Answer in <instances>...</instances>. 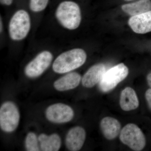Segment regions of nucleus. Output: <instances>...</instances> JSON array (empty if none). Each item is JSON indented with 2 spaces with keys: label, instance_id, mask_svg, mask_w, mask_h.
<instances>
[{
  "label": "nucleus",
  "instance_id": "16",
  "mask_svg": "<svg viewBox=\"0 0 151 151\" xmlns=\"http://www.w3.org/2000/svg\"><path fill=\"white\" fill-rule=\"evenodd\" d=\"M122 9L124 12L131 16L140 14L151 11V1L139 0L123 5Z\"/></svg>",
  "mask_w": 151,
  "mask_h": 151
},
{
  "label": "nucleus",
  "instance_id": "23",
  "mask_svg": "<svg viewBox=\"0 0 151 151\" xmlns=\"http://www.w3.org/2000/svg\"><path fill=\"white\" fill-rule=\"evenodd\" d=\"M124 1H134V0H124Z\"/></svg>",
  "mask_w": 151,
  "mask_h": 151
},
{
  "label": "nucleus",
  "instance_id": "18",
  "mask_svg": "<svg viewBox=\"0 0 151 151\" xmlns=\"http://www.w3.org/2000/svg\"><path fill=\"white\" fill-rule=\"evenodd\" d=\"M50 0H29L30 10L35 13H39L44 11L48 6Z\"/></svg>",
  "mask_w": 151,
  "mask_h": 151
},
{
  "label": "nucleus",
  "instance_id": "12",
  "mask_svg": "<svg viewBox=\"0 0 151 151\" xmlns=\"http://www.w3.org/2000/svg\"><path fill=\"white\" fill-rule=\"evenodd\" d=\"M81 76L75 72L66 73L54 83V87L58 91L63 92L71 90L76 88L80 84L81 81Z\"/></svg>",
  "mask_w": 151,
  "mask_h": 151
},
{
  "label": "nucleus",
  "instance_id": "17",
  "mask_svg": "<svg viewBox=\"0 0 151 151\" xmlns=\"http://www.w3.org/2000/svg\"><path fill=\"white\" fill-rule=\"evenodd\" d=\"M38 138L33 132L28 133L25 140V146L26 149L28 151H40L39 146Z\"/></svg>",
  "mask_w": 151,
  "mask_h": 151
},
{
  "label": "nucleus",
  "instance_id": "9",
  "mask_svg": "<svg viewBox=\"0 0 151 151\" xmlns=\"http://www.w3.org/2000/svg\"><path fill=\"white\" fill-rule=\"evenodd\" d=\"M86 134L82 127H75L71 128L65 138V145L68 150L77 151L81 150L86 139Z\"/></svg>",
  "mask_w": 151,
  "mask_h": 151
},
{
  "label": "nucleus",
  "instance_id": "13",
  "mask_svg": "<svg viewBox=\"0 0 151 151\" xmlns=\"http://www.w3.org/2000/svg\"><path fill=\"white\" fill-rule=\"evenodd\" d=\"M120 104L122 110L126 111L135 110L139 107V100L134 89L127 87L122 91Z\"/></svg>",
  "mask_w": 151,
  "mask_h": 151
},
{
  "label": "nucleus",
  "instance_id": "2",
  "mask_svg": "<svg viewBox=\"0 0 151 151\" xmlns=\"http://www.w3.org/2000/svg\"><path fill=\"white\" fill-rule=\"evenodd\" d=\"M86 52L81 48H75L63 52L58 55L52 63L55 73L63 74L77 69L86 62Z\"/></svg>",
  "mask_w": 151,
  "mask_h": 151
},
{
  "label": "nucleus",
  "instance_id": "20",
  "mask_svg": "<svg viewBox=\"0 0 151 151\" xmlns=\"http://www.w3.org/2000/svg\"><path fill=\"white\" fill-rule=\"evenodd\" d=\"M14 0H0V3L2 5L8 6L12 5Z\"/></svg>",
  "mask_w": 151,
  "mask_h": 151
},
{
  "label": "nucleus",
  "instance_id": "4",
  "mask_svg": "<svg viewBox=\"0 0 151 151\" xmlns=\"http://www.w3.org/2000/svg\"><path fill=\"white\" fill-rule=\"evenodd\" d=\"M20 121L17 107L11 101L3 103L0 108V127L4 132L12 133L16 130Z\"/></svg>",
  "mask_w": 151,
  "mask_h": 151
},
{
  "label": "nucleus",
  "instance_id": "8",
  "mask_svg": "<svg viewBox=\"0 0 151 151\" xmlns=\"http://www.w3.org/2000/svg\"><path fill=\"white\" fill-rule=\"evenodd\" d=\"M47 119L55 124H63L70 122L74 116V111L69 105L55 103L49 106L45 111Z\"/></svg>",
  "mask_w": 151,
  "mask_h": 151
},
{
  "label": "nucleus",
  "instance_id": "10",
  "mask_svg": "<svg viewBox=\"0 0 151 151\" xmlns=\"http://www.w3.org/2000/svg\"><path fill=\"white\" fill-rule=\"evenodd\" d=\"M129 24L133 31L138 34H145L151 31V11L132 16Z\"/></svg>",
  "mask_w": 151,
  "mask_h": 151
},
{
  "label": "nucleus",
  "instance_id": "5",
  "mask_svg": "<svg viewBox=\"0 0 151 151\" xmlns=\"http://www.w3.org/2000/svg\"><path fill=\"white\" fill-rule=\"evenodd\" d=\"M120 139L124 145L134 151L142 150L146 145V139L141 129L133 124H127L121 132Z\"/></svg>",
  "mask_w": 151,
  "mask_h": 151
},
{
  "label": "nucleus",
  "instance_id": "11",
  "mask_svg": "<svg viewBox=\"0 0 151 151\" xmlns=\"http://www.w3.org/2000/svg\"><path fill=\"white\" fill-rule=\"evenodd\" d=\"M105 72V65L103 63L93 65L83 76L82 85L86 88L93 87L100 82Z\"/></svg>",
  "mask_w": 151,
  "mask_h": 151
},
{
  "label": "nucleus",
  "instance_id": "21",
  "mask_svg": "<svg viewBox=\"0 0 151 151\" xmlns=\"http://www.w3.org/2000/svg\"><path fill=\"white\" fill-rule=\"evenodd\" d=\"M147 81L148 84L151 89V73H149L147 76Z\"/></svg>",
  "mask_w": 151,
  "mask_h": 151
},
{
  "label": "nucleus",
  "instance_id": "3",
  "mask_svg": "<svg viewBox=\"0 0 151 151\" xmlns=\"http://www.w3.org/2000/svg\"><path fill=\"white\" fill-rule=\"evenodd\" d=\"M32 27L29 13L24 9H19L13 14L8 24V34L14 41L24 40L28 35Z\"/></svg>",
  "mask_w": 151,
  "mask_h": 151
},
{
  "label": "nucleus",
  "instance_id": "7",
  "mask_svg": "<svg viewBox=\"0 0 151 151\" xmlns=\"http://www.w3.org/2000/svg\"><path fill=\"white\" fill-rule=\"evenodd\" d=\"M129 74V69L121 63L111 68L105 72L99 82L100 90L103 92L111 91L123 81Z\"/></svg>",
  "mask_w": 151,
  "mask_h": 151
},
{
  "label": "nucleus",
  "instance_id": "1",
  "mask_svg": "<svg viewBox=\"0 0 151 151\" xmlns=\"http://www.w3.org/2000/svg\"><path fill=\"white\" fill-rule=\"evenodd\" d=\"M55 16L57 21L63 28L69 30L78 28L81 21V9L77 3L65 0L57 6Z\"/></svg>",
  "mask_w": 151,
  "mask_h": 151
},
{
  "label": "nucleus",
  "instance_id": "22",
  "mask_svg": "<svg viewBox=\"0 0 151 151\" xmlns=\"http://www.w3.org/2000/svg\"><path fill=\"white\" fill-rule=\"evenodd\" d=\"M3 28L4 27H3V20L1 17V18H0V32H1V33L3 32Z\"/></svg>",
  "mask_w": 151,
  "mask_h": 151
},
{
  "label": "nucleus",
  "instance_id": "6",
  "mask_svg": "<svg viewBox=\"0 0 151 151\" xmlns=\"http://www.w3.org/2000/svg\"><path fill=\"white\" fill-rule=\"evenodd\" d=\"M53 58V54L49 50L40 52L25 66V74L29 78L39 77L50 66Z\"/></svg>",
  "mask_w": 151,
  "mask_h": 151
},
{
  "label": "nucleus",
  "instance_id": "14",
  "mask_svg": "<svg viewBox=\"0 0 151 151\" xmlns=\"http://www.w3.org/2000/svg\"><path fill=\"white\" fill-rule=\"evenodd\" d=\"M100 127L105 137L108 140H112L119 134L121 125L117 119L106 117L101 121Z\"/></svg>",
  "mask_w": 151,
  "mask_h": 151
},
{
  "label": "nucleus",
  "instance_id": "19",
  "mask_svg": "<svg viewBox=\"0 0 151 151\" xmlns=\"http://www.w3.org/2000/svg\"><path fill=\"white\" fill-rule=\"evenodd\" d=\"M145 97L148 105L151 110V89H148L146 91Z\"/></svg>",
  "mask_w": 151,
  "mask_h": 151
},
{
  "label": "nucleus",
  "instance_id": "15",
  "mask_svg": "<svg viewBox=\"0 0 151 151\" xmlns=\"http://www.w3.org/2000/svg\"><path fill=\"white\" fill-rule=\"evenodd\" d=\"M38 140L40 149L42 151H58L61 147V139L57 134L50 135L41 134Z\"/></svg>",
  "mask_w": 151,
  "mask_h": 151
}]
</instances>
